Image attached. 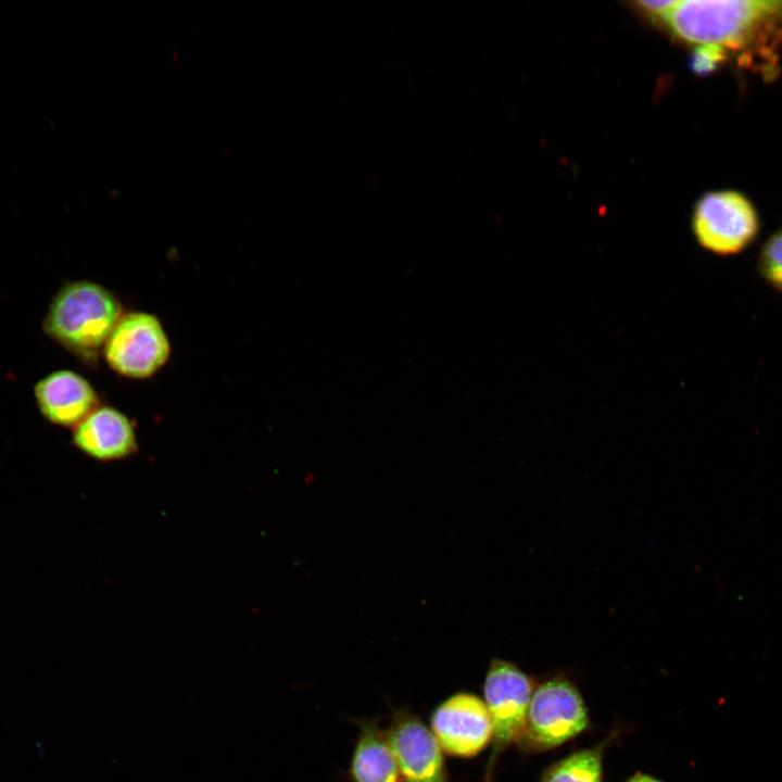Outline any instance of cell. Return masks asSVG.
Here are the masks:
<instances>
[{"mask_svg":"<svg viewBox=\"0 0 782 782\" xmlns=\"http://www.w3.org/2000/svg\"><path fill=\"white\" fill-rule=\"evenodd\" d=\"M589 722L576 685L567 678L553 677L534 686L518 745L526 752L547 751L583 732Z\"/></svg>","mask_w":782,"mask_h":782,"instance_id":"3","label":"cell"},{"mask_svg":"<svg viewBox=\"0 0 782 782\" xmlns=\"http://www.w3.org/2000/svg\"><path fill=\"white\" fill-rule=\"evenodd\" d=\"M384 732L402 782H450L441 746L418 716L394 709Z\"/></svg>","mask_w":782,"mask_h":782,"instance_id":"7","label":"cell"},{"mask_svg":"<svg viewBox=\"0 0 782 782\" xmlns=\"http://www.w3.org/2000/svg\"><path fill=\"white\" fill-rule=\"evenodd\" d=\"M533 690V679L515 664L502 659L491 661L483 683L493 729L484 782H492L500 755L513 743H519Z\"/></svg>","mask_w":782,"mask_h":782,"instance_id":"4","label":"cell"},{"mask_svg":"<svg viewBox=\"0 0 782 782\" xmlns=\"http://www.w3.org/2000/svg\"><path fill=\"white\" fill-rule=\"evenodd\" d=\"M664 18L689 43L739 48L782 25V1H676Z\"/></svg>","mask_w":782,"mask_h":782,"instance_id":"1","label":"cell"},{"mask_svg":"<svg viewBox=\"0 0 782 782\" xmlns=\"http://www.w3.org/2000/svg\"><path fill=\"white\" fill-rule=\"evenodd\" d=\"M692 227L697 242L718 255L739 254L757 238L760 222L754 204L741 192L705 193L696 203Z\"/></svg>","mask_w":782,"mask_h":782,"instance_id":"5","label":"cell"},{"mask_svg":"<svg viewBox=\"0 0 782 782\" xmlns=\"http://www.w3.org/2000/svg\"><path fill=\"white\" fill-rule=\"evenodd\" d=\"M430 724L441 748L457 757H474L492 740V721L487 705L470 693H457L431 714Z\"/></svg>","mask_w":782,"mask_h":782,"instance_id":"8","label":"cell"},{"mask_svg":"<svg viewBox=\"0 0 782 782\" xmlns=\"http://www.w3.org/2000/svg\"><path fill=\"white\" fill-rule=\"evenodd\" d=\"M37 406L50 422L75 427L98 407V395L92 386L72 370L53 371L35 387Z\"/></svg>","mask_w":782,"mask_h":782,"instance_id":"10","label":"cell"},{"mask_svg":"<svg viewBox=\"0 0 782 782\" xmlns=\"http://www.w3.org/2000/svg\"><path fill=\"white\" fill-rule=\"evenodd\" d=\"M615 735L554 762L543 772L541 782H602L604 751Z\"/></svg>","mask_w":782,"mask_h":782,"instance_id":"12","label":"cell"},{"mask_svg":"<svg viewBox=\"0 0 782 782\" xmlns=\"http://www.w3.org/2000/svg\"><path fill=\"white\" fill-rule=\"evenodd\" d=\"M638 4L651 14L664 17L676 4V1H639Z\"/></svg>","mask_w":782,"mask_h":782,"instance_id":"15","label":"cell"},{"mask_svg":"<svg viewBox=\"0 0 782 782\" xmlns=\"http://www.w3.org/2000/svg\"><path fill=\"white\" fill-rule=\"evenodd\" d=\"M122 315L121 303L108 289L91 281H73L54 295L43 328L71 353L92 361Z\"/></svg>","mask_w":782,"mask_h":782,"instance_id":"2","label":"cell"},{"mask_svg":"<svg viewBox=\"0 0 782 782\" xmlns=\"http://www.w3.org/2000/svg\"><path fill=\"white\" fill-rule=\"evenodd\" d=\"M757 273L770 288L782 292V227L761 245L757 256Z\"/></svg>","mask_w":782,"mask_h":782,"instance_id":"13","label":"cell"},{"mask_svg":"<svg viewBox=\"0 0 782 782\" xmlns=\"http://www.w3.org/2000/svg\"><path fill=\"white\" fill-rule=\"evenodd\" d=\"M358 736L350 764L351 782H402L386 732L377 720H355Z\"/></svg>","mask_w":782,"mask_h":782,"instance_id":"11","label":"cell"},{"mask_svg":"<svg viewBox=\"0 0 782 782\" xmlns=\"http://www.w3.org/2000/svg\"><path fill=\"white\" fill-rule=\"evenodd\" d=\"M727 61V49L716 45L697 46L690 59L691 68L699 75L717 70Z\"/></svg>","mask_w":782,"mask_h":782,"instance_id":"14","label":"cell"},{"mask_svg":"<svg viewBox=\"0 0 782 782\" xmlns=\"http://www.w3.org/2000/svg\"><path fill=\"white\" fill-rule=\"evenodd\" d=\"M627 782H661V781L656 780L647 774L638 772L634 775H632Z\"/></svg>","mask_w":782,"mask_h":782,"instance_id":"16","label":"cell"},{"mask_svg":"<svg viewBox=\"0 0 782 782\" xmlns=\"http://www.w3.org/2000/svg\"><path fill=\"white\" fill-rule=\"evenodd\" d=\"M74 445L99 462L125 459L138 451L134 425L116 408L93 409L73 431Z\"/></svg>","mask_w":782,"mask_h":782,"instance_id":"9","label":"cell"},{"mask_svg":"<svg viewBox=\"0 0 782 782\" xmlns=\"http://www.w3.org/2000/svg\"><path fill=\"white\" fill-rule=\"evenodd\" d=\"M171 345L160 320L152 314H123L108 338L103 353L109 366L129 378H148L164 366Z\"/></svg>","mask_w":782,"mask_h":782,"instance_id":"6","label":"cell"}]
</instances>
